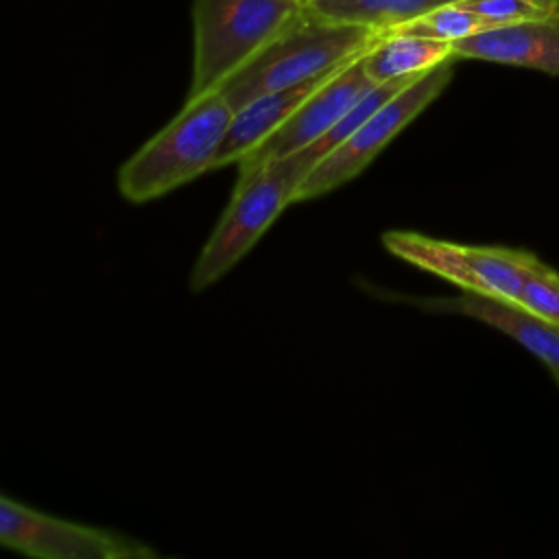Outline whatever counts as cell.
<instances>
[{"instance_id": "cell-1", "label": "cell", "mask_w": 559, "mask_h": 559, "mask_svg": "<svg viewBox=\"0 0 559 559\" xmlns=\"http://www.w3.org/2000/svg\"><path fill=\"white\" fill-rule=\"evenodd\" d=\"M231 118L234 107L221 90L186 98L183 109L120 166V194L146 203L214 170Z\"/></svg>"}, {"instance_id": "cell-2", "label": "cell", "mask_w": 559, "mask_h": 559, "mask_svg": "<svg viewBox=\"0 0 559 559\" xmlns=\"http://www.w3.org/2000/svg\"><path fill=\"white\" fill-rule=\"evenodd\" d=\"M310 15L306 0H192V79L188 98L223 83Z\"/></svg>"}, {"instance_id": "cell-3", "label": "cell", "mask_w": 559, "mask_h": 559, "mask_svg": "<svg viewBox=\"0 0 559 559\" xmlns=\"http://www.w3.org/2000/svg\"><path fill=\"white\" fill-rule=\"evenodd\" d=\"M378 37L380 33L367 26L310 13L229 76L221 92L238 109L255 96L306 83L354 61Z\"/></svg>"}, {"instance_id": "cell-4", "label": "cell", "mask_w": 559, "mask_h": 559, "mask_svg": "<svg viewBox=\"0 0 559 559\" xmlns=\"http://www.w3.org/2000/svg\"><path fill=\"white\" fill-rule=\"evenodd\" d=\"M308 173L310 168L297 153L238 170L231 201L192 266L190 288L203 290L231 271L266 234L284 207L295 203L297 190Z\"/></svg>"}, {"instance_id": "cell-5", "label": "cell", "mask_w": 559, "mask_h": 559, "mask_svg": "<svg viewBox=\"0 0 559 559\" xmlns=\"http://www.w3.org/2000/svg\"><path fill=\"white\" fill-rule=\"evenodd\" d=\"M454 61L448 59L411 81L386 103H382L341 146L328 153L301 181L295 201L328 194L358 177L389 142L406 129L450 83Z\"/></svg>"}, {"instance_id": "cell-6", "label": "cell", "mask_w": 559, "mask_h": 559, "mask_svg": "<svg viewBox=\"0 0 559 559\" xmlns=\"http://www.w3.org/2000/svg\"><path fill=\"white\" fill-rule=\"evenodd\" d=\"M382 242L395 258L424 269L465 293L515 301L537 255L507 247H474L417 231H386Z\"/></svg>"}, {"instance_id": "cell-7", "label": "cell", "mask_w": 559, "mask_h": 559, "mask_svg": "<svg viewBox=\"0 0 559 559\" xmlns=\"http://www.w3.org/2000/svg\"><path fill=\"white\" fill-rule=\"evenodd\" d=\"M0 542L35 559H151L155 550L114 531L61 520L0 498Z\"/></svg>"}, {"instance_id": "cell-8", "label": "cell", "mask_w": 559, "mask_h": 559, "mask_svg": "<svg viewBox=\"0 0 559 559\" xmlns=\"http://www.w3.org/2000/svg\"><path fill=\"white\" fill-rule=\"evenodd\" d=\"M373 85L365 68L362 55L341 68L325 81L273 135L238 162V170L260 166L271 159L295 155L321 140Z\"/></svg>"}, {"instance_id": "cell-9", "label": "cell", "mask_w": 559, "mask_h": 559, "mask_svg": "<svg viewBox=\"0 0 559 559\" xmlns=\"http://www.w3.org/2000/svg\"><path fill=\"white\" fill-rule=\"evenodd\" d=\"M456 59H480L559 76V9L546 17L483 28L452 44Z\"/></svg>"}, {"instance_id": "cell-10", "label": "cell", "mask_w": 559, "mask_h": 559, "mask_svg": "<svg viewBox=\"0 0 559 559\" xmlns=\"http://www.w3.org/2000/svg\"><path fill=\"white\" fill-rule=\"evenodd\" d=\"M415 304L426 310L465 314L483 321L535 354L548 371L559 367V328L546 323L518 301L463 290L456 297H430L417 299Z\"/></svg>"}, {"instance_id": "cell-11", "label": "cell", "mask_w": 559, "mask_h": 559, "mask_svg": "<svg viewBox=\"0 0 559 559\" xmlns=\"http://www.w3.org/2000/svg\"><path fill=\"white\" fill-rule=\"evenodd\" d=\"M347 66V63H345ZM341 66V68H345ZM341 68L321 74L317 79H310L306 83L266 92L262 96L251 98L242 107L234 109V118L229 122V129L221 142L216 168H223L227 164H238L242 157H247L253 148H258L269 135H273L325 81H330Z\"/></svg>"}, {"instance_id": "cell-12", "label": "cell", "mask_w": 559, "mask_h": 559, "mask_svg": "<svg viewBox=\"0 0 559 559\" xmlns=\"http://www.w3.org/2000/svg\"><path fill=\"white\" fill-rule=\"evenodd\" d=\"M448 59H456L452 44L391 31L362 52V68L373 83H389L417 79Z\"/></svg>"}, {"instance_id": "cell-13", "label": "cell", "mask_w": 559, "mask_h": 559, "mask_svg": "<svg viewBox=\"0 0 559 559\" xmlns=\"http://www.w3.org/2000/svg\"><path fill=\"white\" fill-rule=\"evenodd\" d=\"M463 0H306L312 15L367 26L378 33L397 28L432 9Z\"/></svg>"}, {"instance_id": "cell-14", "label": "cell", "mask_w": 559, "mask_h": 559, "mask_svg": "<svg viewBox=\"0 0 559 559\" xmlns=\"http://www.w3.org/2000/svg\"><path fill=\"white\" fill-rule=\"evenodd\" d=\"M483 28H489V24L478 13H474L472 9L456 2V4H445V7L432 9V11L415 17L397 28H391V31L454 44V41L465 39ZM391 31H386V33H391Z\"/></svg>"}, {"instance_id": "cell-15", "label": "cell", "mask_w": 559, "mask_h": 559, "mask_svg": "<svg viewBox=\"0 0 559 559\" xmlns=\"http://www.w3.org/2000/svg\"><path fill=\"white\" fill-rule=\"evenodd\" d=\"M515 301L546 323L559 328V273L537 260L526 273Z\"/></svg>"}, {"instance_id": "cell-16", "label": "cell", "mask_w": 559, "mask_h": 559, "mask_svg": "<svg viewBox=\"0 0 559 559\" xmlns=\"http://www.w3.org/2000/svg\"><path fill=\"white\" fill-rule=\"evenodd\" d=\"M461 4L478 13L489 26L537 20L559 9V0H463Z\"/></svg>"}, {"instance_id": "cell-17", "label": "cell", "mask_w": 559, "mask_h": 559, "mask_svg": "<svg viewBox=\"0 0 559 559\" xmlns=\"http://www.w3.org/2000/svg\"><path fill=\"white\" fill-rule=\"evenodd\" d=\"M550 376H552V378H555V382L559 384V367H557V369H552V371H550Z\"/></svg>"}]
</instances>
